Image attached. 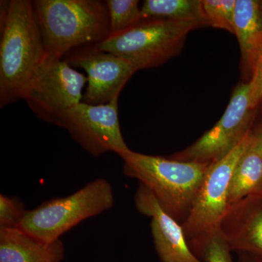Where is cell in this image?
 I'll list each match as a JSON object with an SVG mask.
<instances>
[{
  "instance_id": "cell-1",
  "label": "cell",
  "mask_w": 262,
  "mask_h": 262,
  "mask_svg": "<svg viewBox=\"0 0 262 262\" xmlns=\"http://www.w3.org/2000/svg\"><path fill=\"white\" fill-rule=\"evenodd\" d=\"M0 107L22 99L47 56L30 0H10L0 25Z\"/></svg>"
},
{
  "instance_id": "cell-2",
  "label": "cell",
  "mask_w": 262,
  "mask_h": 262,
  "mask_svg": "<svg viewBox=\"0 0 262 262\" xmlns=\"http://www.w3.org/2000/svg\"><path fill=\"white\" fill-rule=\"evenodd\" d=\"M32 5L48 56L63 58L74 50L98 44L110 36L105 1L35 0Z\"/></svg>"
},
{
  "instance_id": "cell-3",
  "label": "cell",
  "mask_w": 262,
  "mask_h": 262,
  "mask_svg": "<svg viewBox=\"0 0 262 262\" xmlns=\"http://www.w3.org/2000/svg\"><path fill=\"white\" fill-rule=\"evenodd\" d=\"M123 173L137 179L181 225L187 220L211 165L179 161L130 149L120 155Z\"/></svg>"
},
{
  "instance_id": "cell-4",
  "label": "cell",
  "mask_w": 262,
  "mask_h": 262,
  "mask_svg": "<svg viewBox=\"0 0 262 262\" xmlns=\"http://www.w3.org/2000/svg\"><path fill=\"white\" fill-rule=\"evenodd\" d=\"M202 27L198 21L143 19L95 46L127 60L138 70L154 68L178 56L188 34Z\"/></svg>"
},
{
  "instance_id": "cell-5",
  "label": "cell",
  "mask_w": 262,
  "mask_h": 262,
  "mask_svg": "<svg viewBox=\"0 0 262 262\" xmlns=\"http://www.w3.org/2000/svg\"><path fill=\"white\" fill-rule=\"evenodd\" d=\"M114 204L111 184L106 179H96L70 195L53 198L26 211L17 227L45 242H55L80 222L108 211Z\"/></svg>"
},
{
  "instance_id": "cell-6",
  "label": "cell",
  "mask_w": 262,
  "mask_h": 262,
  "mask_svg": "<svg viewBox=\"0 0 262 262\" xmlns=\"http://www.w3.org/2000/svg\"><path fill=\"white\" fill-rule=\"evenodd\" d=\"M251 140V131L227 156L210 167L190 213L182 225L193 253L196 252L213 234L220 231L229 208L231 179L239 160L249 149Z\"/></svg>"
},
{
  "instance_id": "cell-7",
  "label": "cell",
  "mask_w": 262,
  "mask_h": 262,
  "mask_svg": "<svg viewBox=\"0 0 262 262\" xmlns=\"http://www.w3.org/2000/svg\"><path fill=\"white\" fill-rule=\"evenodd\" d=\"M88 79L63 58L46 56L22 99L42 121L64 126L66 117L82 101Z\"/></svg>"
},
{
  "instance_id": "cell-8",
  "label": "cell",
  "mask_w": 262,
  "mask_h": 262,
  "mask_svg": "<svg viewBox=\"0 0 262 262\" xmlns=\"http://www.w3.org/2000/svg\"><path fill=\"white\" fill-rule=\"evenodd\" d=\"M255 110L251 104V84L236 86L227 110L218 122L192 145L169 158L184 162L213 165L225 158L251 132Z\"/></svg>"
},
{
  "instance_id": "cell-9",
  "label": "cell",
  "mask_w": 262,
  "mask_h": 262,
  "mask_svg": "<svg viewBox=\"0 0 262 262\" xmlns=\"http://www.w3.org/2000/svg\"><path fill=\"white\" fill-rule=\"evenodd\" d=\"M118 100L106 104L81 102L66 117L63 128L90 155L98 157L106 152L120 156L130 150L122 136L118 117Z\"/></svg>"
},
{
  "instance_id": "cell-10",
  "label": "cell",
  "mask_w": 262,
  "mask_h": 262,
  "mask_svg": "<svg viewBox=\"0 0 262 262\" xmlns=\"http://www.w3.org/2000/svg\"><path fill=\"white\" fill-rule=\"evenodd\" d=\"M63 59L73 68L82 69L87 74V88L82 102L89 104H106L120 97L124 86L138 71L127 60L99 51L95 45L74 50Z\"/></svg>"
},
{
  "instance_id": "cell-11",
  "label": "cell",
  "mask_w": 262,
  "mask_h": 262,
  "mask_svg": "<svg viewBox=\"0 0 262 262\" xmlns=\"http://www.w3.org/2000/svg\"><path fill=\"white\" fill-rule=\"evenodd\" d=\"M134 201L141 214L151 217L155 248L161 262H203L190 249L182 225L162 208L147 188L139 184Z\"/></svg>"
},
{
  "instance_id": "cell-12",
  "label": "cell",
  "mask_w": 262,
  "mask_h": 262,
  "mask_svg": "<svg viewBox=\"0 0 262 262\" xmlns=\"http://www.w3.org/2000/svg\"><path fill=\"white\" fill-rule=\"evenodd\" d=\"M220 231L232 251L262 257V196H248L229 206Z\"/></svg>"
},
{
  "instance_id": "cell-13",
  "label": "cell",
  "mask_w": 262,
  "mask_h": 262,
  "mask_svg": "<svg viewBox=\"0 0 262 262\" xmlns=\"http://www.w3.org/2000/svg\"><path fill=\"white\" fill-rule=\"evenodd\" d=\"M61 239L48 243L18 227L0 228V262H61Z\"/></svg>"
},
{
  "instance_id": "cell-14",
  "label": "cell",
  "mask_w": 262,
  "mask_h": 262,
  "mask_svg": "<svg viewBox=\"0 0 262 262\" xmlns=\"http://www.w3.org/2000/svg\"><path fill=\"white\" fill-rule=\"evenodd\" d=\"M234 31L241 48L243 70L251 76L253 61L262 43V17L258 1L236 0Z\"/></svg>"
},
{
  "instance_id": "cell-15",
  "label": "cell",
  "mask_w": 262,
  "mask_h": 262,
  "mask_svg": "<svg viewBox=\"0 0 262 262\" xmlns=\"http://www.w3.org/2000/svg\"><path fill=\"white\" fill-rule=\"evenodd\" d=\"M251 196H262V158L250 146L231 179L228 206Z\"/></svg>"
},
{
  "instance_id": "cell-16",
  "label": "cell",
  "mask_w": 262,
  "mask_h": 262,
  "mask_svg": "<svg viewBox=\"0 0 262 262\" xmlns=\"http://www.w3.org/2000/svg\"><path fill=\"white\" fill-rule=\"evenodd\" d=\"M143 19L198 21L209 26L203 0H146L141 8Z\"/></svg>"
},
{
  "instance_id": "cell-17",
  "label": "cell",
  "mask_w": 262,
  "mask_h": 262,
  "mask_svg": "<svg viewBox=\"0 0 262 262\" xmlns=\"http://www.w3.org/2000/svg\"><path fill=\"white\" fill-rule=\"evenodd\" d=\"M110 15V36L124 32L143 20L139 1L106 0Z\"/></svg>"
},
{
  "instance_id": "cell-18",
  "label": "cell",
  "mask_w": 262,
  "mask_h": 262,
  "mask_svg": "<svg viewBox=\"0 0 262 262\" xmlns=\"http://www.w3.org/2000/svg\"><path fill=\"white\" fill-rule=\"evenodd\" d=\"M235 3L236 0H203V11L209 26L234 34Z\"/></svg>"
},
{
  "instance_id": "cell-19",
  "label": "cell",
  "mask_w": 262,
  "mask_h": 262,
  "mask_svg": "<svg viewBox=\"0 0 262 262\" xmlns=\"http://www.w3.org/2000/svg\"><path fill=\"white\" fill-rule=\"evenodd\" d=\"M231 252L232 250L219 231L194 254L203 262H234Z\"/></svg>"
},
{
  "instance_id": "cell-20",
  "label": "cell",
  "mask_w": 262,
  "mask_h": 262,
  "mask_svg": "<svg viewBox=\"0 0 262 262\" xmlns=\"http://www.w3.org/2000/svg\"><path fill=\"white\" fill-rule=\"evenodd\" d=\"M27 210L20 200L14 196L0 195V228L17 227Z\"/></svg>"
},
{
  "instance_id": "cell-21",
  "label": "cell",
  "mask_w": 262,
  "mask_h": 262,
  "mask_svg": "<svg viewBox=\"0 0 262 262\" xmlns=\"http://www.w3.org/2000/svg\"><path fill=\"white\" fill-rule=\"evenodd\" d=\"M250 78L251 104L256 108L262 103V43L253 61Z\"/></svg>"
},
{
  "instance_id": "cell-22",
  "label": "cell",
  "mask_w": 262,
  "mask_h": 262,
  "mask_svg": "<svg viewBox=\"0 0 262 262\" xmlns=\"http://www.w3.org/2000/svg\"><path fill=\"white\" fill-rule=\"evenodd\" d=\"M251 148L262 158V125L254 131L251 130Z\"/></svg>"
},
{
  "instance_id": "cell-23",
  "label": "cell",
  "mask_w": 262,
  "mask_h": 262,
  "mask_svg": "<svg viewBox=\"0 0 262 262\" xmlns=\"http://www.w3.org/2000/svg\"><path fill=\"white\" fill-rule=\"evenodd\" d=\"M237 262H262V257L247 253H237Z\"/></svg>"
},
{
  "instance_id": "cell-24",
  "label": "cell",
  "mask_w": 262,
  "mask_h": 262,
  "mask_svg": "<svg viewBox=\"0 0 262 262\" xmlns=\"http://www.w3.org/2000/svg\"><path fill=\"white\" fill-rule=\"evenodd\" d=\"M258 4H259V9L260 12H261V17H262V0L261 1H258Z\"/></svg>"
}]
</instances>
